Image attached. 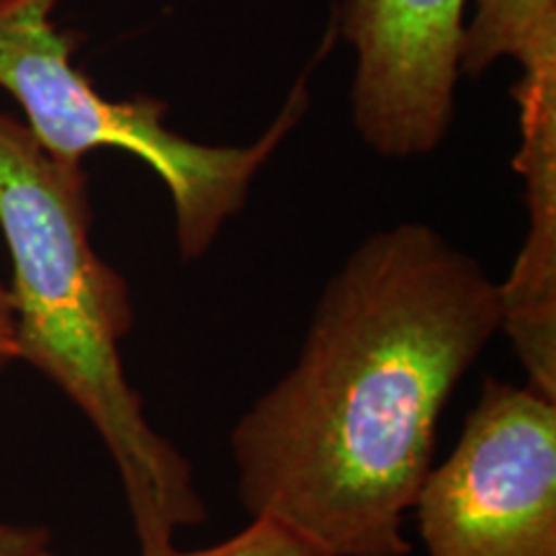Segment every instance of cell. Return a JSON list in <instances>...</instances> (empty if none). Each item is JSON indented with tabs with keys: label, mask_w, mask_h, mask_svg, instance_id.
<instances>
[{
	"label": "cell",
	"mask_w": 556,
	"mask_h": 556,
	"mask_svg": "<svg viewBox=\"0 0 556 556\" xmlns=\"http://www.w3.org/2000/svg\"><path fill=\"white\" fill-rule=\"evenodd\" d=\"M18 361L16 351V317H13V299L9 287L0 283V371Z\"/></svg>",
	"instance_id": "9c48e42d"
},
{
	"label": "cell",
	"mask_w": 556,
	"mask_h": 556,
	"mask_svg": "<svg viewBox=\"0 0 556 556\" xmlns=\"http://www.w3.org/2000/svg\"><path fill=\"white\" fill-rule=\"evenodd\" d=\"M513 60L518 129L556 127V0H467L458 75L475 80Z\"/></svg>",
	"instance_id": "8992f818"
},
{
	"label": "cell",
	"mask_w": 556,
	"mask_h": 556,
	"mask_svg": "<svg viewBox=\"0 0 556 556\" xmlns=\"http://www.w3.org/2000/svg\"><path fill=\"white\" fill-rule=\"evenodd\" d=\"M165 556H328L323 548L291 531L289 526L270 518H250L242 531L219 541V544L197 548V552H178L173 548Z\"/></svg>",
	"instance_id": "52a82bcc"
},
{
	"label": "cell",
	"mask_w": 556,
	"mask_h": 556,
	"mask_svg": "<svg viewBox=\"0 0 556 556\" xmlns=\"http://www.w3.org/2000/svg\"><path fill=\"white\" fill-rule=\"evenodd\" d=\"M0 556H54L50 531L0 520Z\"/></svg>",
	"instance_id": "ba28073f"
},
{
	"label": "cell",
	"mask_w": 556,
	"mask_h": 556,
	"mask_svg": "<svg viewBox=\"0 0 556 556\" xmlns=\"http://www.w3.org/2000/svg\"><path fill=\"white\" fill-rule=\"evenodd\" d=\"M54 556H58V554H54Z\"/></svg>",
	"instance_id": "30bf717a"
},
{
	"label": "cell",
	"mask_w": 556,
	"mask_h": 556,
	"mask_svg": "<svg viewBox=\"0 0 556 556\" xmlns=\"http://www.w3.org/2000/svg\"><path fill=\"white\" fill-rule=\"evenodd\" d=\"M62 0H0V88L24 111L39 144L83 163L96 150L135 155L165 186L184 261L217 245L222 229L245 208L255 178L309 109V67L291 86L266 131L250 144H204L165 124L168 103L155 96L106 99L73 54L80 34L60 31Z\"/></svg>",
	"instance_id": "3957f363"
},
{
	"label": "cell",
	"mask_w": 556,
	"mask_h": 556,
	"mask_svg": "<svg viewBox=\"0 0 556 556\" xmlns=\"http://www.w3.org/2000/svg\"><path fill=\"white\" fill-rule=\"evenodd\" d=\"M88 173L0 114V232L9 248L18 361L50 379L101 435L119 471L139 556H165L206 520L193 469L144 417L122 364L131 289L90 240Z\"/></svg>",
	"instance_id": "7a4b0ae2"
},
{
	"label": "cell",
	"mask_w": 556,
	"mask_h": 556,
	"mask_svg": "<svg viewBox=\"0 0 556 556\" xmlns=\"http://www.w3.org/2000/svg\"><path fill=\"white\" fill-rule=\"evenodd\" d=\"M503 325L500 281L428 222L353 248L289 371L229 433L250 518L328 556H409L405 520L458 381Z\"/></svg>",
	"instance_id": "6da1fadb"
},
{
	"label": "cell",
	"mask_w": 556,
	"mask_h": 556,
	"mask_svg": "<svg viewBox=\"0 0 556 556\" xmlns=\"http://www.w3.org/2000/svg\"><path fill=\"white\" fill-rule=\"evenodd\" d=\"M409 516L428 556H556V400L486 377Z\"/></svg>",
	"instance_id": "277c9868"
},
{
	"label": "cell",
	"mask_w": 556,
	"mask_h": 556,
	"mask_svg": "<svg viewBox=\"0 0 556 556\" xmlns=\"http://www.w3.org/2000/svg\"><path fill=\"white\" fill-rule=\"evenodd\" d=\"M467 0H338L332 34L353 52L351 119L381 157H426L456 114Z\"/></svg>",
	"instance_id": "5b68a950"
}]
</instances>
